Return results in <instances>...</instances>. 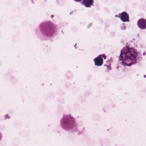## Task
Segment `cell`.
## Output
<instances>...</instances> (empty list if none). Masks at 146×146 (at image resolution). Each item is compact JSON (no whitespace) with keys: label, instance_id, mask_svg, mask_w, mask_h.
Returning <instances> with one entry per match:
<instances>
[{"label":"cell","instance_id":"cell-1","mask_svg":"<svg viewBox=\"0 0 146 146\" xmlns=\"http://www.w3.org/2000/svg\"><path fill=\"white\" fill-rule=\"evenodd\" d=\"M56 25L50 21L41 22L36 28L35 33L40 40H46L52 39L57 32Z\"/></svg>","mask_w":146,"mask_h":146},{"label":"cell","instance_id":"cell-2","mask_svg":"<svg viewBox=\"0 0 146 146\" xmlns=\"http://www.w3.org/2000/svg\"><path fill=\"white\" fill-rule=\"evenodd\" d=\"M139 58L138 53L135 49L127 46L122 49L120 56L123 64L129 66L137 63Z\"/></svg>","mask_w":146,"mask_h":146},{"label":"cell","instance_id":"cell-3","mask_svg":"<svg viewBox=\"0 0 146 146\" xmlns=\"http://www.w3.org/2000/svg\"><path fill=\"white\" fill-rule=\"evenodd\" d=\"M60 124L63 129L70 132H75L78 130L76 119L70 114L64 115L60 120Z\"/></svg>","mask_w":146,"mask_h":146},{"label":"cell","instance_id":"cell-4","mask_svg":"<svg viewBox=\"0 0 146 146\" xmlns=\"http://www.w3.org/2000/svg\"><path fill=\"white\" fill-rule=\"evenodd\" d=\"M120 19L123 22H128L129 21V16L128 13L124 11L119 14V17Z\"/></svg>","mask_w":146,"mask_h":146},{"label":"cell","instance_id":"cell-5","mask_svg":"<svg viewBox=\"0 0 146 146\" xmlns=\"http://www.w3.org/2000/svg\"><path fill=\"white\" fill-rule=\"evenodd\" d=\"M137 25L138 27L141 29H146V19L141 18L137 21Z\"/></svg>","mask_w":146,"mask_h":146},{"label":"cell","instance_id":"cell-6","mask_svg":"<svg viewBox=\"0 0 146 146\" xmlns=\"http://www.w3.org/2000/svg\"><path fill=\"white\" fill-rule=\"evenodd\" d=\"M95 65L97 66H101L103 63V60L102 58L100 57L96 58L94 59Z\"/></svg>","mask_w":146,"mask_h":146},{"label":"cell","instance_id":"cell-7","mask_svg":"<svg viewBox=\"0 0 146 146\" xmlns=\"http://www.w3.org/2000/svg\"><path fill=\"white\" fill-rule=\"evenodd\" d=\"M94 1L93 0H84L83 1V3L86 7H90L93 3Z\"/></svg>","mask_w":146,"mask_h":146}]
</instances>
